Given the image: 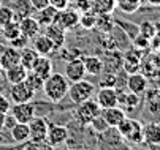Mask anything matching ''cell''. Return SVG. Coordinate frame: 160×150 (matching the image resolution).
Here are the masks:
<instances>
[{
  "mask_svg": "<svg viewBox=\"0 0 160 150\" xmlns=\"http://www.w3.org/2000/svg\"><path fill=\"white\" fill-rule=\"evenodd\" d=\"M68 87H70V81L65 77L63 73L57 71H52L43 82V92L52 103L62 101L68 93Z\"/></svg>",
  "mask_w": 160,
  "mask_h": 150,
  "instance_id": "6da1fadb",
  "label": "cell"
},
{
  "mask_svg": "<svg viewBox=\"0 0 160 150\" xmlns=\"http://www.w3.org/2000/svg\"><path fill=\"white\" fill-rule=\"evenodd\" d=\"M118 133L121 134V138L133 145H140L144 142L143 138V123L136 119H130L125 117L118 126H116Z\"/></svg>",
  "mask_w": 160,
  "mask_h": 150,
  "instance_id": "7a4b0ae2",
  "label": "cell"
},
{
  "mask_svg": "<svg viewBox=\"0 0 160 150\" xmlns=\"http://www.w3.org/2000/svg\"><path fill=\"white\" fill-rule=\"evenodd\" d=\"M100 114H102V108L98 106V103L95 100H92V98H89V100L76 104V109L73 112L75 120L79 125H84V126H89V123Z\"/></svg>",
  "mask_w": 160,
  "mask_h": 150,
  "instance_id": "3957f363",
  "label": "cell"
},
{
  "mask_svg": "<svg viewBox=\"0 0 160 150\" xmlns=\"http://www.w3.org/2000/svg\"><path fill=\"white\" fill-rule=\"evenodd\" d=\"M95 93V85L92 82H89L86 79H79L75 82H70V87H68V96H70L73 104H79L89 98H92Z\"/></svg>",
  "mask_w": 160,
  "mask_h": 150,
  "instance_id": "277c9868",
  "label": "cell"
},
{
  "mask_svg": "<svg viewBox=\"0 0 160 150\" xmlns=\"http://www.w3.org/2000/svg\"><path fill=\"white\" fill-rule=\"evenodd\" d=\"M48 120L43 117H33L29 122V141L37 144H48L46 134H48Z\"/></svg>",
  "mask_w": 160,
  "mask_h": 150,
  "instance_id": "5b68a950",
  "label": "cell"
},
{
  "mask_svg": "<svg viewBox=\"0 0 160 150\" xmlns=\"http://www.w3.org/2000/svg\"><path fill=\"white\" fill-rule=\"evenodd\" d=\"M8 114L16 122L29 123L35 117V108H33V104L30 101H26V103H13Z\"/></svg>",
  "mask_w": 160,
  "mask_h": 150,
  "instance_id": "8992f818",
  "label": "cell"
},
{
  "mask_svg": "<svg viewBox=\"0 0 160 150\" xmlns=\"http://www.w3.org/2000/svg\"><path fill=\"white\" fill-rule=\"evenodd\" d=\"M33 98H35V92L30 89V85L26 81L11 84L10 100L13 103H26V101H32Z\"/></svg>",
  "mask_w": 160,
  "mask_h": 150,
  "instance_id": "52a82bcc",
  "label": "cell"
},
{
  "mask_svg": "<svg viewBox=\"0 0 160 150\" xmlns=\"http://www.w3.org/2000/svg\"><path fill=\"white\" fill-rule=\"evenodd\" d=\"M68 138H70V133H68V128L63 125H49L48 126V134H46V142L49 147H59L63 145Z\"/></svg>",
  "mask_w": 160,
  "mask_h": 150,
  "instance_id": "ba28073f",
  "label": "cell"
},
{
  "mask_svg": "<svg viewBox=\"0 0 160 150\" xmlns=\"http://www.w3.org/2000/svg\"><path fill=\"white\" fill-rule=\"evenodd\" d=\"M118 98H119V90L116 87H102L97 92L95 101L98 103L102 109H106V108L118 106Z\"/></svg>",
  "mask_w": 160,
  "mask_h": 150,
  "instance_id": "9c48e42d",
  "label": "cell"
},
{
  "mask_svg": "<svg viewBox=\"0 0 160 150\" xmlns=\"http://www.w3.org/2000/svg\"><path fill=\"white\" fill-rule=\"evenodd\" d=\"M56 22L60 24L65 30H72L79 26V11L75 8H65L57 13Z\"/></svg>",
  "mask_w": 160,
  "mask_h": 150,
  "instance_id": "30bf717a",
  "label": "cell"
},
{
  "mask_svg": "<svg viewBox=\"0 0 160 150\" xmlns=\"http://www.w3.org/2000/svg\"><path fill=\"white\" fill-rule=\"evenodd\" d=\"M65 77L70 81V82H75V81H79V79H84L86 76V68H84V62L81 57H76V59H72L70 62L65 65V71H63Z\"/></svg>",
  "mask_w": 160,
  "mask_h": 150,
  "instance_id": "8fae6325",
  "label": "cell"
},
{
  "mask_svg": "<svg viewBox=\"0 0 160 150\" xmlns=\"http://www.w3.org/2000/svg\"><path fill=\"white\" fill-rule=\"evenodd\" d=\"M148 87H149V79L143 73L136 71V73H130L128 74V77H127V89H128V92L143 95V93H146Z\"/></svg>",
  "mask_w": 160,
  "mask_h": 150,
  "instance_id": "7c38bea8",
  "label": "cell"
},
{
  "mask_svg": "<svg viewBox=\"0 0 160 150\" xmlns=\"http://www.w3.org/2000/svg\"><path fill=\"white\" fill-rule=\"evenodd\" d=\"M32 48L37 51L38 55H49L56 51L54 43L49 40V36L46 33H37L32 38Z\"/></svg>",
  "mask_w": 160,
  "mask_h": 150,
  "instance_id": "4fadbf2b",
  "label": "cell"
},
{
  "mask_svg": "<svg viewBox=\"0 0 160 150\" xmlns=\"http://www.w3.org/2000/svg\"><path fill=\"white\" fill-rule=\"evenodd\" d=\"M44 33H46L49 36V40L54 43L56 51L62 49V46L65 45V33H67V30L60 24H57L56 21H54L52 24H48L46 26V32H44Z\"/></svg>",
  "mask_w": 160,
  "mask_h": 150,
  "instance_id": "5bb4252c",
  "label": "cell"
},
{
  "mask_svg": "<svg viewBox=\"0 0 160 150\" xmlns=\"http://www.w3.org/2000/svg\"><path fill=\"white\" fill-rule=\"evenodd\" d=\"M141 73L148 77V79H155L160 74V62L154 54H151L149 57H146L144 60H141V67H140Z\"/></svg>",
  "mask_w": 160,
  "mask_h": 150,
  "instance_id": "9a60e30c",
  "label": "cell"
},
{
  "mask_svg": "<svg viewBox=\"0 0 160 150\" xmlns=\"http://www.w3.org/2000/svg\"><path fill=\"white\" fill-rule=\"evenodd\" d=\"M102 115H103V119L106 120V123L111 128H116L127 117V112L121 108V106H112V108L102 109Z\"/></svg>",
  "mask_w": 160,
  "mask_h": 150,
  "instance_id": "2e32d148",
  "label": "cell"
},
{
  "mask_svg": "<svg viewBox=\"0 0 160 150\" xmlns=\"http://www.w3.org/2000/svg\"><path fill=\"white\" fill-rule=\"evenodd\" d=\"M40 22L37 21V17L33 16H26V17H22L19 19V30L21 33L27 36L29 40H32L37 33H40Z\"/></svg>",
  "mask_w": 160,
  "mask_h": 150,
  "instance_id": "e0dca14e",
  "label": "cell"
},
{
  "mask_svg": "<svg viewBox=\"0 0 160 150\" xmlns=\"http://www.w3.org/2000/svg\"><path fill=\"white\" fill-rule=\"evenodd\" d=\"M19 60H21V51L19 49H14L11 46L3 48V51L0 52V68L5 71L7 68L19 63Z\"/></svg>",
  "mask_w": 160,
  "mask_h": 150,
  "instance_id": "ac0fdd59",
  "label": "cell"
},
{
  "mask_svg": "<svg viewBox=\"0 0 160 150\" xmlns=\"http://www.w3.org/2000/svg\"><path fill=\"white\" fill-rule=\"evenodd\" d=\"M140 104H141V95L133 93V92H128V93L119 92L118 106H121L125 112H127V111H135Z\"/></svg>",
  "mask_w": 160,
  "mask_h": 150,
  "instance_id": "d6986e66",
  "label": "cell"
},
{
  "mask_svg": "<svg viewBox=\"0 0 160 150\" xmlns=\"http://www.w3.org/2000/svg\"><path fill=\"white\" fill-rule=\"evenodd\" d=\"M82 62H84L86 74H89V76H102L103 74L105 63L102 59H98L95 55H86V57H82Z\"/></svg>",
  "mask_w": 160,
  "mask_h": 150,
  "instance_id": "ffe728a7",
  "label": "cell"
},
{
  "mask_svg": "<svg viewBox=\"0 0 160 150\" xmlns=\"http://www.w3.org/2000/svg\"><path fill=\"white\" fill-rule=\"evenodd\" d=\"M143 138L149 145H160V123L151 122L143 125Z\"/></svg>",
  "mask_w": 160,
  "mask_h": 150,
  "instance_id": "44dd1931",
  "label": "cell"
},
{
  "mask_svg": "<svg viewBox=\"0 0 160 150\" xmlns=\"http://www.w3.org/2000/svg\"><path fill=\"white\" fill-rule=\"evenodd\" d=\"M141 54H140V49H132L125 54L124 57V70L130 74V73H136L140 71V67H141Z\"/></svg>",
  "mask_w": 160,
  "mask_h": 150,
  "instance_id": "7402d4cb",
  "label": "cell"
},
{
  "mask_svg": "<svg viewBox=\"0 0 160 150\" xmlns=\"http://www.w3.org/2000/svg\"><path fill=\"white\" fill-rule=\"evenodd\" d=\"M32 71H35L43 79H46L54 71L52 70V62L48 59V55H38L35 63H33V67H32Z\"/></svg>",
  "mask_w": 160,
  "mask_h": 150,
  "instance_id": "603a6c76",
  "label": "cell"
},
{
  "mask_svg": "<svg viewBox=\"0 0 160 150\" xmlns=\"http://www.w3.org/2000/svg\"><path fill=\"white\" fill-rule=\"evenodd\" d=\"M11 138L16 144H22L29 141V123H22V122H14V125L10 128Z\"/></svg>",
  "mask_w": 160,
  "mask_h": 150,
  "instance_id": "cb8c5ba5",
  "label": "cell"
},
{
  "mask_svg": "<svg viewBox=\"0 0 160 150\" xmlns=\"http://www.w3.org/2000/svg\"><path fill=\"white\" fill-rule=\"evenodd\" d=\"M29 70H26L24 67L21 65V63H16V65L10 67L5 70V79L11 84H16V82H21V81H24L26 79V74H27Z\"/></svg>",
  "mask_w": 160,
  "mask_h": 150,
  "instance_id": "d4e9b609",
  "label": "cell"
},
{
  "mask_svg": "<svg viewBox=\"0 0 160 150\" xmlns=\"http://www.w3.org/2000/svg\"><path fill=\"white\" fill-rule=\"evenodd\" d=\"M10 8L13 10L14 16H18V19H22L26 16H30V11L33 10L29 0H11Z\"/></svg>",
  "mask_w": 160,
  "mask_h": 150,
  "instance_id": "484cf974",
  "label": "cell"
},
{
  "mask_svg": "<svg viewBox=\"0 0 160 150\" xmlns=\"http://www.w3.org/2000/svg\"><path fill=\"white\" fill-rule=\"evenodd\" d=\"M57 10L51 5L48 7H44L41 10H38V14H37V21L40 22V26H44L46 27L48 24H52L54 21H56V16H57Z\"/></svg>",
  "mask_w": 160,
  "mask_h": 150,
  "instance_id": "4316f807",
  "label": "cell"
},
{
  "mask_svg": "<svg viewBox=\"0 0 160 150\" xmlns=\"http://www.w3.org/2000/svg\"><path fill=\"white\" fill-rule=\"evenodd\" d=\"M116 8V0H92L90 11L95 14H108Z\"/></svg>",
  "mask_w": 160,
  "mask_h": 150,
  "instance_id": "83f0119b",
  "label": "cell"
},
{
  "mask_svg": "<svg viewBox=\"0 0 160 150\" xmlns=\"http://www.w3.org/2000/svg\"><path fill=\"white\" fill-rule=\"evenodd\" d=\"M144 2L146 0H116V8L125 14H132L135 11H138Z\"/></svg>",
  "mask_w": 160,
  "mask_h": 150,
  "instance_id": "f1b7e54d",
  "label": "cell"
},
{
  "mask_svg": "<svg viewBox=\"0 0 160 150\" xmlns=\"http://www.w3.org/2000/svg\"><path fill=\"white\" fill-rule=\"evenodd\" d=\"M146 104H148V109H149L151 114H154V115L160 114V92L157 89L148 92V95H146Z\"/></svg>",
  "mask_w": 160,
  "mask_h": 150,
  "instance_id": "f546056e",
  "label": "cell"
},
{
  "mask_svg": "<svg viewBox=\"0 0 160 150\" xmlns=\"http://www.w3.org/2000/svg\"><path fill=\"white\" fill-rule=\"evenodd\" d=\"M37 57H38V54H37V51H35L33 48H32V49L24 48V49L21 51V60H19V63H21V65L24 67L26 70H32Z\"/></svg>",
  "mask_w": 160,
  "mask_h": 150,
  "instance_id": "4dcf8cb0",
  "label": "cell"
},
{
  "mask_svg": "<svg viewBox=\"0 0 160 150\" xmlns=\"http://www.w3.org/2000/svg\"><path fill=\"white\" fill-rule=\"evenodd\" d=\"M24 81L30 85V89H32L35 93L40 92V90H43V82H44V79H43L41 76H38L35 71L29 70L27 74H26V79H24Z\"/></svg>",
  "mask_w": 160,
  "mask_h": 150,
  "instance_id": "1f68e13d",
  "label": "cell"
},
{
  "mask_svg": "<svg viewBox=\"0 0 160 150\" xmlns=\"http://www.w3.org/2000/svg\"><path fill=\"white\" fill-rule=\"evenodd\" d=\"M19 33H21V30H19V21H16V19L2 27V36H3L7 41L16 38Z\"/></svg>",
  "mask_w": 160,
  "mask_h": 150,
  "instance_id": "d6a6232c",
  "label": "cell"
},
{
  "mask_svg": "<svg viewBox=\"0 0 160 150\" xmlns=\"http://www.w3.org/2000/svg\"><path fill=\"white\" fill-rule=\"evenodd\" d=\"M95 21H97V14L92 13V11H84V13H79V26L90 30L95 27Z\"/></svg>",
  "mask_w": 160,
  "mask_h": 150,
  "instance_id": "836d02e7",
  "label": "cell"
},
{
  "mask_svg": "<svg viewBox=\"0 0 160 150\" xmlns=\"http://www.w3.org/2000/svg\"><path fill=\"white\" fill-rule=\"evenodd\" d=\"M95 27L100 29L102 32H111V29H112V17H111V13H108V14H97Z\"/></svg>",
  "mask_w": 160,
  "mask_h": 150,
  "instance_id": "e575fe53",
  "label": "cell"
},
{
  "mask_svg": "<svg viewBox=\"0 0 160 150\" xmlns=\"http://www.w3.org/2000/svg\"><path fill=\"white\" fill-rule=\"evenodd\" d=\"M89 126L92 128V130L95 131V133H98V134H103V133H106L108 131V128H109V125L106 123V120L103 119V115L100 114V115H97L92 122L89 123Z\"/></svg>",
  "mask_w": 160,
  "mask_h": 150,
  "instance_id": "d590c367",
  "label": "cell"
},
{
  "mask_svg": "<svg viewBox=\"0 0 160 150\" xmlns=\"http://www.w3.org/2000/svg\"><path fill=\"white\" fill-rule=\"evenodd\" d=\"M14 19H16V16L8 5H0V27L7 26L8 22H11Z\"/></svg>",
  "mask_w": 160,
  "mask_h": 150,
  "instance_id": "8d00e7d4",
  "label": "cell"
},
{
  "mask_svg": "<svg viewBox=\"0 0 160 150\" xmlns=\"http://www.w3.org/2000/svg\"><path fill=\"white\" fill-rule=\"evenodd\" d=\"M138 32H140V35H143L144 38H148L151 41V38L155 36V24L149 22V21H144V22H141V26L138 27Z\"/></svg>",
  "mask_w": 160,
  "mask_h": 150,
  "instance_id": "74e56055",
  "label": "cell"
},
{
  "mask_svg": "<svg viewBox=\"0 0 160 150\" xmlns=\"http://www.w3.org/2000/svg\"><path fill=\"white\" fill-rule=\"evenodd\" d=\"M29 38L27 36H24L22 33H19L16 38H13V40H10L8 43H10V46L11 48H14V49H19V51H22L24 48H27L29 46Z\"/></svg>",
  "mask_w": 160,
  "mask_h": 150,
  "instance_id": "f35d334b",
  "label": "cell"
},
{
  "mask_svg": "<svg viewBox=\"0 0 160 150\" xmlns=\"http://www.w3.org/2000/svg\"><path fill=\"white\" fill-rule=\"evenodd\" d=\"M100 87H118V77L116 74H105L102 79H100Z\"/></svg>",
  "mask_w": 160,
  "mask_h": 150,
  "instance_id": "ab89813d",
  "label": "cell"
},
{
  "mask_svg": "<svg viewBox=\"0 0 160 150\" xmlns=\"http://www.w3.org/2000/svg\"><path fill=\"white\" fill-rule=\"evenodd\" d=\"M75 2V7L78 11L84 13V11H90V7H92V0H72Z\"/></svg>",
  "mask_w": 160,
  "mask_h": 150,
  "instance_id": "60d3db41",
  "label": "cell"
},
{
  "mask_svg": "<svg viewBox=\"0 0 160 150\" xmlns=\"http://www.w3.org/2000/svg\"><path fill=\"white\" fill-rule=\"evenodd\" d=\"M149 45H151V41H149L148 38H144L143 35H138V36L135 38V46H136V49H140V51H141V49L148 48ZM149 48H151V46H149Z\"/></svg>",
  "mask_w": 160,
  "mask_h": 150,
  "instance_id": "b9f144b4",
  "label": "cell"
},
{
  "mask_svg": "<svg viewBox=\"0 0 160 150\" xmlns=\"http://www.w3.org/2000/svg\"><path fill=\"white\" fill-rule=\"evenodd\" d=\"M10 108H11L10 98L0 95V112H2V114H8V112H10Z\"/></svg>",
  "mask_w": 160,
  "mask_h": 150,
  "instance_id": "7bdbcfd3",
  "label": "cell"
},
{
  "mask_svg": "<svg viewBox=\"0 0 160 150\" xmlns=\"http://www.w3.org/2000/svg\"><path fill=\"white\" fill-rule=\"evenodd\" d=\"M68 3H70V0H49V5L54 7L57 11H62V10L68 8Z\"/></svg>",
  "mask_w": 160,
  "mask_h": 150,
  "instance_id": "ee69618b",
  "label": "cell"
},
{
  "mask_svg": "<svg viewBox=\"0 0 160 150\" xmlns=\"http://www.w3.org/2000/svg\"><path fill=\"white\" fill-rule=\"evenodd\" d=\"M29 2H30V5H32V8L35 11H38V10L49 5V0H29Z\"/></svg>",
  "mask_w": 160,
  "mask_h": 150,
  "instance_id": "f6af8a7d",
  "label": "cell"
},
{
  "mask_svg": "<svg viewBox=\"0 0 160 150\" xmlns=\"http://www.w3.org/2000/svg\"><path fill=\"white\" fill-rule=\"evenodd\" d=\"M5 120H7V114H2L0 112V131L5 128Z\"/></svg>",
  "mask_w": 160,
  "mask_h": 150,
  "instance_id": "bcb514c9",
  "label": "cell"
},
{
  "mask_svg": "<svg viewBox=\"0 0 160 150\" xmlns=\"http://www.w3.org/2000/svg\"><path fill=\"white\" fill-rule=\"evenodd\" d=\"M146 2L152 7H160V0H146Z\"/></svg>",
  "mask_w": 160,
  "mask_h": 150,
  "instance_id": "7dc6e473",
  "label": "cell"
},
{
  "mask_svg": "<svg viewBox=\"0 0 160 150\" xmlns=\"http://www.w3.org/2000/svg\"><path fill=\"white\" fill-rule=\"evenodd\" d=\"M154 82H155V89H157V90L160 92V74H158V76H157V77L154 79Z\"/></svg>",
  "mask_w": 160,
  "mask_h": 150,
  "instance_id": "c3c4849f",
  "label": "cell"
},
{
  "mask_svg": "<svg viewBox=\"0 0 160 150\" xmlns=\"http://www.w3.org/2000/svg\"><path fill=\"white\" fill-rule=\"evenodd\" d=\"M157 51H160V36H158V46H157Z\"/></svg>",
  "mask_w": 160,
  "mask_h": 150,
  "instance_id": "681fc988",
  "label": "cell"
},
{
  "mask_svg": "<svg viewBox=\"0 0 160 150\" xmlns=\"http://www.w3.org/2000/svg\"><path fill=\"white\" fill-rule=\"evenodd\" d=\"M2 51H3V46H2V45H0V52H2Z\"/></svg>",
  "mask_w": 160,
  "mask_h": 150,
  "instance_id": "f907efd6",
  "label": "cell"
},
{
  "mask_svg": "<svg viewBox=\"0 0 160 150\" xmlns=\"http://www.w3.org/2000/svg\"><path fill=\"white\" fill-rule=\"evenodd\" d=\"M0 5H2V0H0Z\"/></svg>",
  "mask_w": 160,
  "mask_h": 150,
  "instance_id": "816d5d0a",
  "label": "cell"
}]
</instances>
